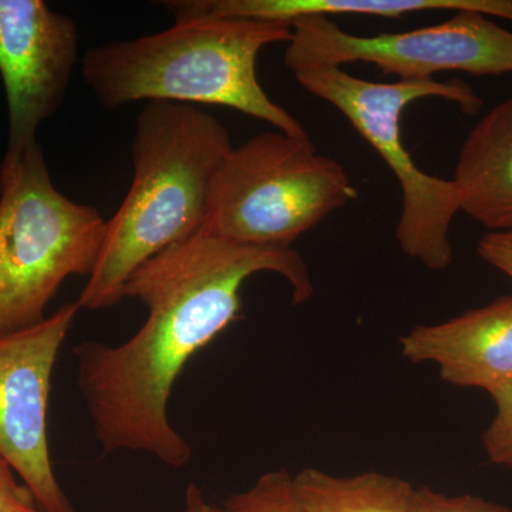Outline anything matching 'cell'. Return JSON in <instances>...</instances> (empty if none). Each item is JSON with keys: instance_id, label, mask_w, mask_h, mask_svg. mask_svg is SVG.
I'll use <instances>...</instances> for the list:
<instances>
[{"instance_id": "cell-3", "label": "cell", "mask_w": 512, "mask_h": 512, "mask_svg": "<svg viewBox=\"0 0 512 512\" xmlns=\"http://www.w3.org/2000/svg\"><path fill=\"white\" fill-rule=\"evenodd\" d=\"M232 148L227 128L208 111L146 103L131 143L133 180L107 221L99 261L76 301L80 309L119 305L138 266L204 227L212 183Z\"/></svg>"}, {"instance_id": "cell-19", "label": "cell", "mask_w": 512, "mask_h": 512, "mask_svg": "<svg viewBox=\"0 0 512 512\" xmlns=\"http://www.w3.org/2000/svg\"><path fill=\"white\" fill-rule=\"evenodd\" d=\"M183 512H229L224 507H214L205 500L201 488L197 484L191 483L185 491V501Z\"/></svg>"}, {"instance_id": "cell-13", "label": "cell", "mask_w": 512, "mask_h": 512, "mask_svg": "<svg viewBox=\"0 0 512 512\" xmlns=\"http://www.w3.org/2000/svg\"><path fill=\"white\" fill-rule=\"evenodd\" d=\"M293 483L306 512H410L412 485L375 471L338 477L305 468Z\"/></svg>"}, {"instance_id": "cell-12", "label": "cell", "mask_w": 512, "mask_h": 512, "mask_svg": "<svg viewBox=\"0 0 512 512\" xmlns=\"http://www.w3.org/2000/svg\"><path fill=\"white\" fill-rule=\"evenodd\" d=\"M187 8L198 15L288 23L311 15L400 19L434 10L477 12L512 22V0H190Z\"/></svg>"}, {"instance_id": "cell-8", "label": "cell", "mask_w": 512, "mask_h": 512, "mask_svg": "<svg viewBox=\"0 0 512 512\" xmlns=\"http://www.w3.org/2000/svg\"><path fill=\"white\" fill-rule=\"evenodd\" d=\"M80 306L64 303L32 326L0 336V457L42 512H76L50 457L47 412L53 370Z\"/></svg>"}, {"instance_id": "cell-18", "label": "cell", "mask_w": 512, "mask_h": 512, "mask_svg": "<svg viewBox=\"0 0 512 512\" xmlns=\"http://www.w3.org/2000/svg\"><path fill=\"white\" fill-rule=\"evenodd\" d=\"M477 249L483 261L512 281V231L490 232L481 238Z\"/></svg>"}, {"instance_id": "cell-14", "label": "cell", "mask_w": 512, "mask_h": 512, "mask_svg": "<svg viewBox=\"0 0 512 512\" xmlns=\"http://www.w3.org/2000/svg\"><path fill=\"white\" fill-rule=\"evenodd\" d=\"M224 508L229 512H306L286 470L262 474L247 491L228 498Z\"/></svg>"}, {"instance_id": "cell-17", "label": "cell", "mask_w": 512, "mask_h": 512, "mask_svg": "<svg viewBox=\"0 0 512 512\" xmlns=\"http://www.w3.org/2000/svg\"><path fill=\"white\" fill-rule=\"evenodd\" d=\"M0 512H42L32 491L3 457H0Z\"/></svg>"}, {"instance_id": "cell-16", "label": "cell", "mask_w": 512, "mask_h": 512, "mask_svg": "<svg viewBox=\"0 0 512 512\" xmlns=\"http://www.w3.org/2000/svg\"><path fill=\"white\" fill-rule=\"evenodd\" d=\"M410 512H512V510L474 495L451 497V495L437 493L430 487H420L413 488Z\"/></svg>"}, {"instance_id": "cell-6", "label": "cell", "mask_w": 512, "mask_h": 512, "mask_svg": "<svg viewBox=\"0 0 512 512\" xmlns=\"http://www.w3.org/2000/svg\"><path fill=\"white\" fill-rule=\"evenodd\" d=\"M357 198L345 167L318 153L311 138L266 131L232 148L222 161L205 225L237 244L292 248Z\"/></svg>"}, {"instance_id": "cell-9", "label": "cell", "mask_w": 512, "mask_h": 512, "mask_svg": "<svg viewBox=\"0 0 512 512\" xmlns=\"http://www.w3.org/2000/svg\"><path fill=\"white\" fill-rule=\"evenodd\" d=\"M70 16L43 0H0V77L8 101L6 156L37 144V131L62 107L79 60Z\"/></svg>"}, {"instance_id": "cell-7", "label": "cell", "mask_w": 512, "mask_h": 512, "mask_svg": "<svg viewBox=\"0 0 512 512\" xmlns=\"http://www.w3.org/2000/svg\"><path fill=\"white\" fill-rule=\"evenodd\" d=\"M291 26L284 56L291 72L362 62L407 82L434 80L440 72L512 73V30L477 12H456L439 25L376 36L352 35L322 15L303 16Z\"/></svg>"}, {"instance_id": "cell-5", "label": "cell", "mask_w": 512, "mask_h": 512, "mask_svg": "<svg viewBox=\"0 0 512 512\" xmlns=\"http://www.w3.org/2000/svg\"><path fill=\"white\" fill-rule=\"evenodd\" d=\"M312 96L332 104L370 144L402 188V215L396 227L399 247L431 271H444L453 262L450 227L460 212L454 183L424 173L404 147L402 114L420 99H444L466 114H476L483 100L460 79L397 80L377 83L352 76L342 67L313 66L292 72Z\"/></svg>"}, {"instance_id": "cell-2", "label": "cell", "mask_w": 512, "mask_h": 512, "mask_svg": "<svg viewBox=\"0 0 512 512\" xmlns=\"http://www.w3.org/2000/svg\"><path fill=\"white\" fill-rule=\"evenodd\" d=\"M278 20L185 15L153 35L111 40L84 53L82 74L107 110L137 101L220 106L295 137L308 131L265 92L256 60L266 46L289 43Z\"/></svg>"}, {"instance_id": "cell-10", "label": "cell", "mask_w": 512, "mask_h": 512, "mask_svg": "<svg viewBox=\"0 0 512 512\" xmlns=\"http://www.w3.org/2000/svg\"><path fill=\"white\" fill-rule=\"evenodd\" d=\"M412 363H436L444 382L494 393L512 380V296L400 339Z\"/></svg>"}, {"instance_id": "cell-11", "label": "cell", "mask_w": 512, "mask_h": 512, "mask_svg": "<svg viewBox=\"0 0 512 512\" xmlns=\"http://www.w3.org/2000/svg\"><path fill=\"white\" fill-rule=\"evenodd\" d=\"M451 181L460 211L490 232L512 231V97L470 131Z\"/></svg>"}, {"instance_id": "cell-15", "label": "cell", "mask_w": 512, "mask_h": 512, "mask_svg": "<svg viewBox=\"0 0 512 512\" xmlns=\"http://www.w3.org/2000/svg\"><path fill=\"white\" fill-rule=\"evenodd\" d=\"M495 416L483 434L488 461L512 470V380L491 393Z\"/></svg>"}, {"instance_id": "cell-1", "label": "cell", "mask_w": 512, "mask_h": 512, "mask_svg": "<svg viewBox=\"0 0 512 512\" xmlns=\"http://www.w3.org/2000/svg\"><path fill=\"white\" fill-rule=\"evenodd\" d=\"M259 272L288 281L293 305L313 295L295 249L237 244L205 224L138 266L124 298L146 306L143 326L119 346L73 349L77 386L104 454L146 453L171 468L190 463L192 448L168 414L174 384L191 357L238 319L242 286Z\"/></svg>"}, {"instance_id": "cell-4", "label": "cell", "mask_w": 512, "mask_h": 512, "mask_svg": "<svg viewBox=\"0 0 512 512\" xmlns=\"http://www.w3.org/2000/svg\"><path fill=\"white\" fill-rule=\"evenodd\" d=\"M107 221L57 190L39 143L0 163V336L32 328L60 286L96 268Z\"/></svg>"}]
</instances>
